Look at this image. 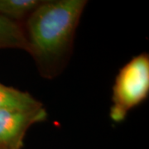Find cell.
<instances>
[{
  "mask_svg": "<svg viewBox=\"0 0 149 149\" xmlns=\"http://www.w3.org/2000/svg\"><path fill=\"white\" fill-rule=\"evenodd\" d=\"M86 4L85 0L42 1L26 20L27 52L42 76L54 78L65 67Z\"/></svg>",
  "mask_w": 149,
  "mask_h": 149,
  "instance_id": "1",
  "label": "cell"
},
{
  "mask_svg": "<svg viewBox=\"0 0 149 149\" xmlns=\"http://www.w3.org/2000/svg\"><path fill=\"white\" fill-rule=\"evenodd\" d=\"M148 94L149 56L144 52L119 70L113 86L110 118L115 123L123 121L128 112L142 104Z\"/></svg>",
  "mask_w": 149,
  "mask_h": 149,
  "instance_id": "2",
  "label": "cell"
},
{
  "mask_svg": "<svg viewBox=\"0 0 149 149\" xmlns=\"http://www.w3.org/2000/svg\"><path fill=\"white\" fill-rule=\"evenodd\" d=\"M47 118L43 106L27 110L0 109V149L22 148L27 130Z\"/></svg>",
  "mask_w": 149,
  "mask_h": 149,
  "instance_id": "3",
  "label": "cell"
},
{
  "mask_svg": "<svg viewBox=\"0 0 149 149\" xmlns=\"http://www.w3.org/2000/svg\"><path fill=\"white\" fill-rule=\"evenodd\" d=\"M41 106L42 103L29 93L0 83V109L27 110Z\"/></svg>",
  "mask_w": 149,
  "mask_h": 149,
  "instance_id": "4",
  "label": "cell"
},
{
  "mask_svg": "<svg viewBox=\"0 0 149 149\" xmlns=\"http://www.w3.org/2000/svg\"><path fill=\"white\" fill-rule=\"evenodd\" d=\"M14 48L27 52L23 27L0 14V49Z\"/></svg>",
  "mask_w": 149,
  "mask_h": 149,
  "instance_id": "5",
  "label": "cell"
},
{
  "mask_svg": "<svg viewBox=\"0 0 149 149\" xmlns=\"http://www.w3.org/2000/svg\"><path fill=\"white\" fill-rule=\"evenodd\" d=\"M42 2L41 0H0V14L19 23L26 21Z\"/></svg>",
  "mask_w": 149,
  "mask_h": 149,
  "instance_id": "6",
  "label": "cell"
}]
</instances>
